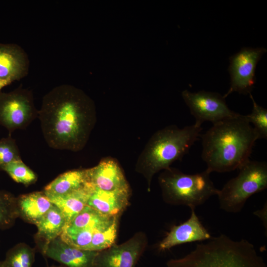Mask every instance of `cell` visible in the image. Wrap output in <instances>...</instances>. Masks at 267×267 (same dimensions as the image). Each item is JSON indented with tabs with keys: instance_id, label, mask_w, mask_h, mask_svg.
<instances>
[{
	"instance_id": "13",
	"label": "cell",
	"mask_w": 267,
	"mask_h": 267,
	"mask_svg": "<svg viewBox=\"0 0 267 267\" xmlns=\"http://www.w3.org/2000/svg\"><path fill=\"white\" fill-rule=\"evenodd\" d=\"M29 65L27 53L19 45L0 43V80L10 84L23 78Z\"/></svg>"
},
{
	"instance_id": "22",
	"label": "cell",
	"mask_w": 267,
	"mask_h": 267,
	"mask_svg": "<svg viewBox=\"0 0 267 267\" xmlns=\"http://www.w3.org/2000/svg\"><path fill=\"white\" fill-rule=\"evenodd\" d=\"M118 217L107 226L94 232L88 250L98 252L114 244L117 235Z\"/></svg>"
},
{
	"instance_id": "7",
	"label": "cell",
	"mask_w": 267,
	"mask_h": 267,
	"mask_svg": "<svg viewBox=\"0 0 267 267\" xmlns=\"http://www.w3.org/2000/svg\"><path fill=\"white\" fill-rule=\"evenodd\" d=\"M32 93L19 87L0 92V124L9 132L25 129L38 117Z\"/></svg>"
},
{
	"instance_id": "16",
	"label": "cell",
	"mask_w": 267,
	"mask_h": 267,
	"mask_svg": "<svg viewBox=\"0 0 267 267\" xmlns=\"http://www.w3.org/2000/svg\"><path fill=\"white\" fill-rule=\"evenodd\" d=\"M18 218L36 225L52 206L44 192L36 191L16 197Z\"/></svg>"
},
{
	"instance_id": "26",
	"label": "cell",
	"mask_w": 267,
	"mask_h": 267,
	"mask_svg": "<svg viewBox=\"0 0 267 267\" xmlns=\"http://www.w3.org/2000/svg\"><path fill=\"white\" fill-rule=\"evenodd\" d=\"M21 159L16 142L10 136L0 139V170L9 163Z\"/></svg>"
},
{
	"instance_id": "30",
	"label": "cell",
	"mask_w": 267,
	"mask_h": 267,
	"mask_svg": "<svg viewBox=\"0 0 267 267\" xmlns=\"http://www.w3.org/2000/svg\"><path fill=\"white\" fill-rule=\"evenodd\" d=\"M0 267H3V262L0 261Z\"/></svg>"
},
{
	"instance_id": "27",
	"label": "cell",
	"mask_w": 267,
	"mask_h": 267,
	"mask_svg": "<svg viewBox=\"0 0 267 267\" xmlns=\"http://www.w3.org/2000/svg\"><path fill=\"white\" fill-rule=\"evenodd\" d=\"M96 230L85 229L71 234L62 233L60 236L70 245L82 250H88L92 235Z\"/></svg>"
},
{
	"instance_id": "5",
	"label": "cell",
	"mask_w": 267,
	"mask_h": 267,
	"mask_svg": "<svg viewBox=\"0 0 267 267\" xmlns=\"http://www.w3.org/2000/svg\"><path fill=\"white\" fill-rule=\"evenodd\" d=\"M210 174L207 170L195 174H184L175 168L165 170L159 177L164 201L195 209L218 192Z\"/></svg>"
},
{
	"instance_id": "2",
	"label": "cell",
	"mask_w": 267,
	"mask_h": 267,
	"mask_svg": "<svg viewBox=\"0 0 267 267\" xmlns=\"http://www.w3.org/2000/svg\"><path fill=\"white\" fill-rule=\"evenodd\" d=\"M200 136L201 158L210 173L239 170L250 160L254 145L259 139L246 116L240 114L214 124Z\"/></svg>"
},
{
	"instance_id": "19",
	"label": "cell",
	"mask_w": 267,
	"mask_h": 267,
	"mask_svg": "<svg viewBox=\"0 0 267 267\" xmlns=\"http://www.w3.org/2000/svg\"><path fill=\"white\" fill-rule=\"evenodd\" d=\"M87 169L65 172L48 184L44 191L47 196H61L84 187L88 182Z\"/></svg>"
},
{
	"instance_id": "28",
	"label": "cell",
	"mask_w": 267,
	"mask_h": 267,
	"mask_svg": "<svg viewBox=\"0 0 267 267\" xmlns=\"http://www.w3.org/2000/svg\"><path fill=\"white\" fill-rule=\"evenodd\" d=\"M253 214L260 219L263 224L267 230V204L266 202L263 207L259 210H256Z\"/></svg>"
},
{
	"instance_id": "6",
	"label": "cell",
	"mask_w": 267,
	"mask_h": 267,
	"mask_svg": "<svg viewBox=\"0 0 267 267\" xmlns=\"http://www.w3.org/2000/svg\"><path fill=\"white\" fill-rule=\"evenodd\" d=\"M239 170L217 194L221 209L228 213L240 212L251 196L267 187L266 162L249 160Z\"/></svg>"
},
{
	"instance_id": "17",
	"label": "cell",
	"mask_w": 267,
	"mask_h": 267,
	"mask_svg": "<svg viewBox=\"0 0 267 267\" xmlns=\"http://www.w3.org/2000/svg\"><path fill=\"white\" fill-rule=\"evenodd\" d=\"M67 225L61 211L53 205L36 224V241L41 251L51 241L60 236Z\"/></svg>"
},
{
	"instance_id": "21",
	"label": "cell",
	"mask_w": 267,
	"mask_h": 267,
	"mask_svg": "<svg viewBox=\"0 0 267 267\" xmlns=\"http://www.w3.org/2000/svg\"><path fill=\"white\" fill-rule=\"evenodd\" d=\"M35 249L24 243H20L7 252L3 261V267H32Z\"/></svg>"
},
{
	"instance_id": "31",
	"label": "cell",
	"mask_w": 267,
	"mask_h": 267,
	"mask_svg": "<svg viewBox=\"0 0 267 267\" xmlns=\"http://www.w3.org/2000/svg\"><path fill=\"white\" fill-rule=\"evenodd\" d=\"M49 267H62V266H51Z\"/></svg>"
},
{
	"instance_id": "14",
	"label": "cell",
	"mask_w": 267,
	"mask_h": 267,
	"mask_svg": "<svg viewBox=\"0 0 267 267\" xmlns=\"http://www.w3.org/2000/svg\"><path fill=\"white\" fill-rule=\"evenodd\" d=\"M89 182L105 191L130 188L124 174L117 161L107 158L95 166L87 169Z\"/></svg>"
},
{
	"instance_id": "18",
	"label": "cell",
	"mask_w": 267,
	"mask_h": 267,
	"mask_svg": "<svg viewBox=\"0 0 267 267\" xmlns=\"http://www.w3.org/2000/svg\"><path fill=\"white\" fill-rule=\"evenodd\" d=\"M92 187L93 185L88 182L84 187L68 194L47 196L62 213L67 225L87 205Z\"/></svg>"
},
{
	"instance_id": "3",
	"label": "cell",
	"mask_w": 267,
	"mask_h": 267,
	"mask_svg": "<svg viewBox=\"0 0 267 267\" xmlns=\"http://www.w3.org/2000/svg\"><path fill=\"white\" fill-rule=\"evenodd\" d=\"M167 267H267L254 246L245 239L234 241L225 234L197 244L185 256L171 259Z\"/></svg>"
},
{
	"instance_id": "12",
	"label": "cell",
	"mask_w": 267,
	"mask_h": 267,
	"mask_svg": "<svg viewBox=\"0 0 267 267\" xmlns=\"http://www.w3.org/2000/svg\"><path fill=\"white\" fill-rule=\"evenodd\" d=\"M210 233L203 225L195 209H191L189 219L177 225H174L160 242L159 249L166 250L177 245L209 240Z\"/></svg>"
},
{
	"instance_id": "8",
	"label": "cell",
	"mask_w": 267,
	"mask_h": 267,
	"mask_svg": "<svg viewBox=\"0 0 267 267\" xmlns=\"http://www.w3.org/2000/svg\"><path fill=\"white\" fill-rule=\"evenodd\" d=\"M267 49L263 47H244L231 56L228 67L230 86L223 97L233 92L250 94L255 83V70L258 62Z\"/></svg>"
},
{
	"instance_id": "1",
	"label": "cell",
	"mask_w": 267,
	"mask_h": 267,
	"mask_svg": "<svg viewBox=\"0 0 267 267\" xmlns=\"http://www.w3.org/2000/svg\"><path fill=\"white\" fill-rule=\"evenodd\" d=\"M38 117L49 147L74 152L85 146L95 122L92 100L69 85L56 86L45 94Z\"/></svg>"
},
{
	"instance_id": "24",
	"label": "cell",
	"mask_w": 267,
	"mask_h": 267,
	"mask_svg": "<svg viewBox=\"0 0 267 267\" xmlns=\"http://www.w3.org/2000/svg\"><path fill=\"white\" fill-rule=\"evenodd\" d=\"M1 170L5 172L15 182L29 185L37 180L36 174L21 159L12 161Z\"/></svg>"
},
{
	"instance_id": "11",
	"label": "cell",
	"mask_w": 267,
	"mask_h": 267,
	"mask_svg": "<svg viewBox=\"0 0 267 267\" xmlns=\"http://www.w3.org/2000/svg\"><path fill=\"white\" fill-rule=\"evenodd\" d=\"M41 252L62 267H95V259L98 253L70 245L60 236L50 242Z\"/></svg>"
},
{
	"instance_id": "4",
	"label": "cell",
	"mask_w": 267,
	"mask_h": 267,
	"mask_svg": "<svg viewBox=\"0 0 267 267\" xmlns=\"http://www.w3.org/2000/svg\"><path fill=\"white\" fill-rule=\"evenodd\" d=\"M202 129L201 125L195 123L182 129L170 126L153 135L139 157L136 168L146 178L148 189L155 174L181 160L200 137Z\"/></svg>"
},
{
	"instance_id": "25",
	"label": "cell",
	"mask_w": 267,
	"mask_h": 267,
	"mask_svg": "<svg viewBox=\"0 0 267 267\" xmlns=\"http://www.w3.org/2000/svg\"><path fill=\"white\" fill-rule=\"evenodd\" d=\"M250 97L253 103V109L250 114L245 115L248 121L254 126L259 139L267 138V110L259 105L251 93Z\"/></svg>"
},
{
	"instance_id": "29",
	"label": "cell",
	"mask_w": 267,
	"mask_h": 267,
	"mask_svg": "<svg viewBox=\"0 0 267 267\" xmlns=\"http://www.w3.org/2000/svg\"><path fill=\"white\" fill-rule=\"evenodd\" d=\"M9 85V84L6 82L0 80V90L4 87Z\"/></svg>"
},
{
	"instance_id": "10",
	"label": "cell",
	"mask_w": 267,
	"mask_h": 267,
	"mask_svg": "<svg viewBox=\"0 0 267 267\" xmlns=\"http://www.w3.org/2000/svg\"><path fill=\"white\" fill-rule=\"evenodd\" d=\"M145 237L138 233L126 242L98 251L95 267H136L145 248Z\"/></svg>"
},
{
	"instance_id": "9",
	"label": "cell",
	"mask_w": 267,
	"mask_h": 267,
	"mask_svg": "<svg viewBox=\"0 0 267 267\" xmlns=\"http://www.w3.org/2000/svg\"><path fill=\"white\" fill-rule=\"evenodd\" d=\"M182 96L195 119V123L199 125L204 122L214 124L239 114L230 109L225 98L217 92L204 90L192 92L185 90Z\"/></svg>"
},
{
	"instance_id": "20",
	"label": "cell",
	"mask_w": 267,
	"mask_h": 267,
	"mask_svg": "<svg viewBox=\"0 0 267 267\" xmlns=\"http://www.w3.org/2000/svg\"><path fill=\"white\" fill-rule=\"evenodd\" d=\"M119 216L102 215L87 205L65 227L62 233L71 234L85 229H98L107 226Z\"/></svg>"
},
{
	"instance_id": "15",
	"label": "cell",
	"mask_w": 267,
	"mask_h": 267,
	"mask_svg": "<svg viewBox=\"0 0 267 267\" xmlns=\"http://www.w3.org/2000/svg\"><path fill=\"white\" fill-rule=\"evenodd\" d=\"M130 194V188L105 191L93 185L87 205L102 215L119 216L129 204Z\"/></svg>"
},
{
	"instance_id": "23",
	"label": "cell",
	"mask_w": 267,
	"mask_h": 267,
	"mask_svg": "<svg viewBox=\"0 0 267 267\" xmlns=\"http://www.w3.org/2000/svg\"><path fill=\"white\" fill-rule=\"evenodd\" d=\"M18 218L16 197L6 191H0V229L11 227Z\"/></svg>"
}]
</instances>
